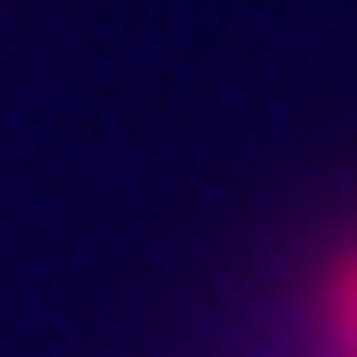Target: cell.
<instances>
[{
    "mask_svg": "<svg viewBox=\"0 0 357 357\" xmlns=\"http://www.w3.org/2000/svg\"><path fill=\"white\" fill-rule=\"evenodd\" d=\"M332 315H340V340L357 349V255L340 264V289H332Z\"/></svg>",
    "mask_w": 357,
    "mask_h": 357,
    "instance_id": "obj_1",
    "label": "cell"
}]
</instances>
